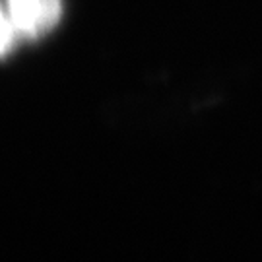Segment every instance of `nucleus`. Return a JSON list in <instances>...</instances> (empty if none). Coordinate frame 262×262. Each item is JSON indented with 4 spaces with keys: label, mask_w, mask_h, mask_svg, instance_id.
<instances>
[{
    "label": "nucleus",
    "mask_w": 262,
    "mask_h": 262,
    "mask_svg": "<svg viewBox=\"0 0 262 262\" xmlns=\"http://www.w3.org/2000/svg\"><path fill=\"white\" fill-rule=\"evenodd\" d=\"M62 0H4L2 8V55L24 41L45 37L62 18Z\"/></svg>",
    "instance_id": "f257e3e1"
}]
</instances>
